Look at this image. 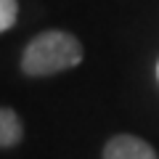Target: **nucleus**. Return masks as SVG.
Segmentation results:
<instances>
[{
	"label": "nucleus",
	"mask_w": 159,
	"mask_h": 159,
	"mask_svg": "<svg viewBox=\"0 0 159 159\" xmlns=\"http://www.w3.org/2000/svg\"><path fill=\"white\" fill-rule=\"evenodd\" d=\"M103 159H159L157 148L133 133H117L103 146Z\"/></svg>",
	"instance_id": "f03ea898"
},
{
	"label": "nucleus",
	"mask_w": 159,
	"mask_h": 159,
	"mask_svg": "<svg viewBox=\"0 0 159 159\" xmlns=\"http://www.w3.org/2000/svg\"><path fill=\"white\" fill-rule=\"evenodd\" d=\"M19 19V3L16 0H0V34L16 24Z\"/></svg>",
	"instance_id": "20e7f679"
},
{
	"label": "nucleus",
	"mask_w": 159,
	"mask_h": 159,
	"mask_svg": "<svg viewBox=\"0 0 159 159\" xmlns=\"http://www.w3.org/2000/svg\"><path fill=\"white\" fill-rule=\"evenodd\" d=\"M24 141V122L11 106H0V148H13Z\"/></svg>",
	"instance_id": "7ed1b4c3"
},
{
	"label": "nucleus",
	"mask_w": 159,
	"mask_h": 159,
	"mask_svg": "<svg viewBox=\"0 0 159 159\" xmlns=\"http://www.w3.org/2000/svg\"><path fill=\"white\" fill-rule=\"evenodd\" d=\"M82 43L66 29H45L21 51V72L27 77H53L82 61Z\"/></svg>",
	"instance_id": "f257e3e1"
},
{
	"label": "nucleus",
	"mask_w": 159,
	"mask_h": 159,
	"mask_svg": "<svg viewBox=\"0 0 159 159\" xmlns=\"http://www.w3.org/2000/svg\"><path fill=\"white\" fill-rule=\"evenodd\" d=\"M157 77H159V64H157Z\"/></svg>",
	"instance_id": "39448f33"
}]
</instances>
